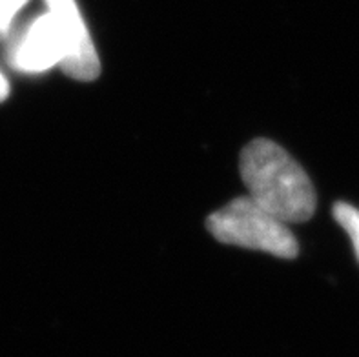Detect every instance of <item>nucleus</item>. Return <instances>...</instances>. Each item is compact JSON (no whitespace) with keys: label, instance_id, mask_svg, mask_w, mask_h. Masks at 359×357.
<instances>
[{"label":"nucleus","instance_id":"20e7f679","mask_svg":"<svg viewBox=\"0 0 359 357\" xmlns=\"http://www.w3.org/2000/svg\"><path fill=\"white\" fill-rule=\"evenodd\" d=\"M62 62V42L51 13L36 17L20 33L9 53V64L20 73H44Z\"/></svg>","mask_w":359,"mask_h":357},{"label":"nucleus","instance_id":"423d86ee","mask_svg":"<svg viewBox=\"0 0 359 357\" xmlns=\"http://www.w3.org/2000/svg\"><path fill=\"white\" fill-rule=\"evenodd\" d=\"M26 0H0V32L6 33L11 27L15 15L20 11Z\"/></svg>","mask_w":359,"mask_h":357},{"label":"nucleus","instance_id":"f257e3e1","mask_svg":"<svg viewBox=\"0 0 359 357\" xmlns=\"http://www.w3.org/2000/svg\"><path fill=\"white\" fill-rule=\"evenodd\" d=\"M241 179L248 197L283 222H305L316 212V190L296 159L269 139H255L241 151Z\"/></svg>","mask_w":359,"mask_h":357},{"label":"nucleus","instance_id":"39448f33","mask_svg":"<svg viewBox=\"0 0 359 357\" xmlns=\"http://www.w3.org/2000/svg\"><path fill=\"white\" fill-rule=\"evenodd\" d=\"M334 217L339 222V227L346 231V236L351 237L355 257L359 261V210L348 203H336Z\"/></svg>","mask_w":359,"mask_h":357},{"label":"nucleus","instance_id":"7ed1b4c3","mask_svg":"<svg viewBox=\"0 0 359 357\" xmlns=\"http://www.w3.org/2000/svg\"><path fill=\"white\" fill-rule=\"evenodd\" d=\"M50 13L59 29L62 42V62L60 68L77 81H95L100 75V60L95 46L82 22L75 0H46Z\"/></svg>","mask_w":359,"mask_h":357},{"label":"nucleus","instance_id":"0eeeda50","mask_svg":"<svg viewBox=\"0 0 359 357\" xmlns=\"http://www.w3.org/2000/svg\"><path fill=\"white\" fill-rule=\"evenodd\" d=\"M8 95H9V84L8 81H6L4 75L0 73V102L8 99Z\"/></svg>","mask_w":359,"mask_h":357},{"label":"nucleus","instance_id":"f03ea898","mask_svg":"<svg viewBox=\"0 0 359 357\" xmlns=\"http://www.w3.org/2000/svg\"><path fill=\"white\" fill-rule=\"evenodd\" d=\"M206 228L219 243L294 259L299 244L287 222L259 206L252 197H237L206 219Z\"/></svg>","mask_w":359,"mask_h":357}]
</instances>
